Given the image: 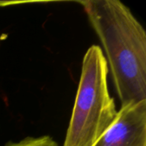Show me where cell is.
Wrapping results in <instances>:
<instances>
[{
    "label": "cell",
    "mask_w": 146,
    "mask_h": 146,
    "mask_svg": "<svg viewBox=\"0 0 146 146\" xmlns=\"http://www.w3.org/2000/svg\"><path fill=\"white\" fill-rule=\"evenodd\" d=\"M80 3L106 53L121 107L146 101V33L118 0Z\"/></svg>",
    "instance_id": "cell-1"
},
{
    "label": "cell",
    "mask_w": 146,
    "mask_h": 146,
    "mask_svg": "<svg viewBox=\"0 0 146 146\" xmlns=\"http://www.w3.org/2000/svg\"><path fill=\"white\" fill-rule=\"evenodd\" d=\"M108 62L102 49L85 54L80 83L63 146H93L113 124L118 111L108 88Z\"/></svg>",
    "instance_id": "cell-2"
},
{
    "label": "cell",
    "mask_w": 146,
    "mask_h": 146,
    "mask_svg": "<svg viewBox=\"0 0 146 146\" xmlns=\"http://www.w3.org/2000/svg\"><path fill=\"white\" fill-rule=\"evenodd\" d=\"M93 146H146V101L122 106Z\"/></svg>",
    "instance_id": "cell-3"
},
{
    "label": "cell",
    "mask_w": 146,
    "mask_h": 146,
    "mask_svg": "<svg viewBox=\"0 0 146 146\" xmlns=\"http://www.w3.org/2000/svg\"><path fill=\"white\" fill-rule=\"evenodd\" d=\"M4 146H59L50 136L27 137L19 142H9Z\"/></svg>",
    "instance_id": "cell-4"
}]
</instances>
